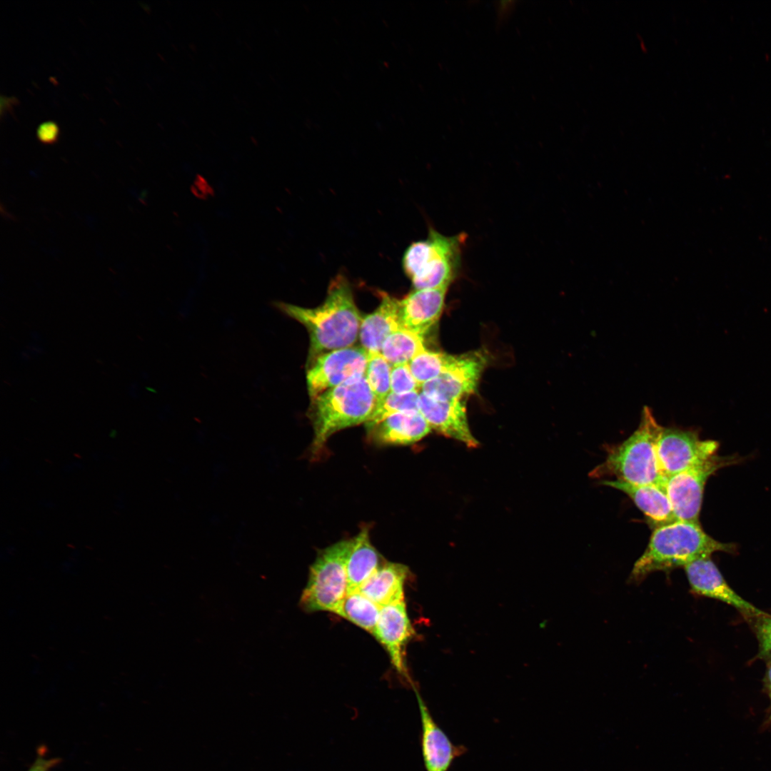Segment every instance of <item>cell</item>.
Segmentation results:
<instances>
[{
  "label": "cell",
  "instance_id": "1",
  "mask_svg": "<svg viewBox=\"0 0 771 771\" xmlns=\"http://www.w3.org/2000/svg\"><path fill=\"white\" fill-rule=\"evenodd\" d=\"M281 305L308 331L310 364L323 353L353 346L359 337L362 318L349 281L343 274L331 281L325 300L316 307Z\"/></svg>",
  "mask_w": 771,
  "mask_h": 771
},
{
  "label": "cell",
  "instance_id": "2",
  "mask_svg": "<svg viewBox=\"0 0 771 771\" xmlns=\"http://www.w3.org/2000/svg\"><path fill=\"white\" fill-rule=\"evenodd\" d=\"M735 550L733 544L707 535L699 522L676 520L655 528L645 550L634 564L629 582L639 583L654 572L668 573L713 553Z\"/></svg>",
  "mask_w": 771,
  "mask_h": 771
},
{
  "label": "cell",
  "instance_id": "3",
  "mask_svg": "<svg viewBox=\"0 0 771 771\" xmlns=\"http://www.w3.org/2000/svg\"><path fill=\"white\" fill-rule=\"evenodd\" d=\"M663 427L652 410L645 406L634 433L623 442L610 447L605 460L595 468L593 478L613 476L633 485L663 484L657 445Z\"/></svg>",
  "mask_w": 771,
  "mask_h": 771
},
{
  "label": "cell",
  "instance_id": "4",
  "mask_svg": "<svg viewBox=\"0 0 771 771\" xmlns=\"http://www.w3.org/2000/svg\"><path fill=\"white\" fill-rule=\"evenodd\" d=\"M376 400L366 376L328 389L311 399L309 416L314 438L313 456H318L335 433L366 423Z\"/></svg>",
  "mask_w": 771,
  "mask_h": 771
},
{
  "label": "cell",
  "instance_id": "5",
  "mask_svg": "<svg viewBox=\"0 0 771 771\" xmlns=\"http://www.w3.org/2000/svg\"><path fill=\"white\" fill-rule=\"evenodd\" d=\"M467 234L445 236L430 228L426 238L411 243L402 258V266L414 289L447 286L462 268L463 247Z\"/></svg>",
  "mask_w": 771,
  "mask_h": 771
},
{
  "label": "cell",
  "instance_id": "6",
  "mask_svg": "<svg viewBox=\"0 0 771 771\" xmlns=\"http://www.w3.org/2000/svg\"><path fill=\"white\" fill-rule=\"evenodd\" d=\"M351 540L337 542L317 555L309 570L301 605L307 612L336 613L348 593L346 560Z\"/></svg>",
  "mask_w": 771,
  "mask_h": 771
},
{
  "label": "cell",
  "instance_id": "7",
  "mask_svg": "<svg viewBox=\"0 0 771 771\" xmlns=\"http://www.w3.org/2000/svg\"><path fill=\"white\" fill-rule=\"evenodd\" d=\"M736 462V458L715 455L699 465L666 478L663 485L677 520L699 522L707 480L719 469Z\"/></svg>",
  "mask_w": 771,
  "mask_h": 771
},
{
  "label": "cell",
  "instance_id": "8",
  "mask_svg": "<svg viewBox=\"0 0 771 771\" xmlns=\"http://www.w3.org/2000/svg\"><path fill=\"white\" fill-rule=\"evenodd\" d=\"M719 443L702 440L694 429L664 428L657 445L660 469L666 478L699 465L716 455Z\"/></svg>",
  "mask_w": 771,
  "mask_h": 771
},
{
  "label": "cell",
  "instance_id": "9",
  "mask_svg": "<svg viewBox=\"0 0 771 771\" xmlns=\"http://www.w3.org/2000/svg\"><path fill=\"white\" fill-rule=\"evenodd\" d=\"M368 351L350 346L323 353L309 366L306 379L310 397L366 376Z\"/></svg>",
  "mask_w": 771,
  "mask_h": 771
},
{
  "label": "cell",
  "instance_id": "10",
  "mask_svg": "<svg viewBox=\"0 0 771 771\" xmlns=\"http://www.w3.org/2000/svg\"><path fill=\"white\" fill-rule=\"evenodd\" d=\"M486 361L480 351L453 356L443 373L420 386L421 393L439 400H460L476 390Z\"/></svg>",
  "mask_w": 771,
  "mask_h": 771
},
{
  "label": "cell",
  "instance_id": "11",
  "mask_svg": "<svg viewBox=\"0 0 771 771\" xmlns=\"http://www.w3.org/2000/svg\"><path fill=\"white\" fill-rule=\"evenodd\" d=\"M684 569L693 593L722 601L750 619L767 614L745 600L727 585L710 556L700 558Z\"/></svg>",
  "mask_w": 771,
  "mask_h": 771
},
{
  "label": "cell",
  "instance_id": "12",
  "mask_svg": "<svg viewBox=\"0 0 771 771\" xmlns=\"http://www.w3.org/2000/svg\"><path fill=\"white\" fill-rule=\"evenodd\" d=\"M420 717V743L426 771H449L455 759L468 752L463 745H455L433 717L418 689L413 685Z\"/></svg>",
  "mask_w": 771,
  "mask_h": 771
},
{
  "label": "cell",
  "instance_id": "13",
  "mask_svg": "<svg viewBox=\"0 0 771 771\" xmlns=\"http://www.w3.org/2000/svg\"><path fill=\"white\" fill-rule=\"evenodd\" d=\"M414 633L405 600L381 607L374 637L388 652L395 669L405 678L408 674L405 650Z\"/></svg>",
  "mask_w": 771,
  "mask_h": 771
},
{
  "label": "cell",
  "instance_id": "14",
  "mask_svg": "<svg viewBox=\"0 0 771 771\" xmlns=\"http://www.w3.org/2000/svg\"><path fill=\"white\" fill-rule=\"evenodd\" d=\"M418 408L431 429L438 433L475 448L479 444L473 435L464 403L460 400H439L420 392Z\"/></svg>",
  "mask_w": 771,
  "mask_h": 771
},
{
  "label": "cell",
  "instance_id": "15",
  "mask_svg": "<svg viewBox=\"0 0 771 771\" xmlns=\"http://www.w3.org/2000/svg\"><path fill=\"white\" fill-rule=\"evenodd\" d=\"M448 288L414 289L399 299L402 328L424 336L442 313Z\"/></svg>",
  "mask_w": 771,
  "mask_h": 771
},
{
  "label": "cell",
  "instance_id": "16",
  "mask_svg": "<svg viewBox=\"0 0 771 771\" xmlns=\"http://www.w3.org/2000/svg\"><path fill=\"white\" fill-rule=\"evenodd\" d=\"M369 438L378 445H409L427 435L431 428L419 410L391 415L371 428Z\"/></svg>",
  "mask_w": 771,
  "mask_h": 771
},
{
  "label": "cell",
  "instance_id": "17",
  "mask_svg": "<svg viewBox=\"0 0 771 771\" xmlns=\"http://www.w3.org/2000/svg\"><path fill=\"white\" fill-rule=\"evenodd\" d=\"M625 493L655 528L677 520L663 484L633 485L620 480H603Z\"/></svg>",
  "mask_w": 771,
  "mask_h": 771
},
{
  "label": "cell",
  "instance_id": "18",
  "mask_svg": "<svg viewBox=\"0 0 771 771\" xmlns=\"http://www.w3.org/2000/svg\"><path fill=\"white\" fill-rule=\"evenodd\" d=\"M381 301L371 313L362 318L359 338L361 346L368 352H381L385 340L402 328L399 299L381 293Z\"/></svg>",
  "mask_w": 771,
  "mask_h": 771
},
{
  "label": "cell",
  "instance_id": "19",
  "mask_svg": "<svg viewBox=\"0 0 771 771\" xmlns=\"http://www.w3.org/2000/svg\"><path fill=\"white\" fill-rule=\"evenodd\" d=\"M408 574L407 566L386 563L358 590L380 607L403 601Z\"/></svg>",
  "mask_w": 771,
  "mask_h": 771
},
{
  "label": "cell",
  "instance_id": "20",
  "mask_svg": "<svg viewBox=\"0 0 771 771\" xmlns=\"http://www.w3.org/2000/svg\"><path fill=\"white\" fill-rule=\"evenodd\" d=\"M346 560L348 592L357 590L383 565L380 555L372 545L368 528L350 539Z\"/></svg>",
  "mask_w": 771,
  "mask_h": 771
},
{
  "label": "cell",
  "instance_id": "21",
  "mask_svg": "<svg viewBox=\"0 0 771 771\" xmlns=\"http://www.w3.org/2000/svg\"><path fill=\"white\" fill-rule=\"evenodd\" d=\"M381 607L359 590L348 592L336 614L375 635Z\"/></svg>",
  "mask_w": 771,
  "mask_h": 771
},
{
  "label": "cell",
  "instance_id": "22",
  "mask_svg": "<svg viewBox=\"0 0 771 771\" xmlns=\"http://www.w3.org/2000/svg\"><path fill=\"white\" fill-rule=\"evenodd\" d=\"M425 348L424 336L402 328L385 340L381 353L392 366L409 363Z\"/></svg>",
  "mask_w": 771,
  "mask_h": 771
},
{
  "label": "cell",
  "instance_id": "23",
  "mask_svg": "<svg viewBox=\"0 0 771 771\" xmlns=\"http://www.w3.org/2000/svg\"><path fill=\"white\" fill-rule=\"evenodd\" d=\"M453 355L432 351L425 348L408 363L413 376L420 387L435 378L448 366Z\"/></svg>",
  "mask_w": 771,
  "mask_h": 771
},
{
  "label": "cell",
  "instance_id": "24",
  "mask_svg": "<svg viewBox=\"0 0 771 771\" xmlns=\"http://www.w3.org/2000/svg\"><path fill=\"white\" fill-rule=\"evenodd\" d=\"M419 395L418 391L405 394L390 393L381 403L376 404L373 413L365 423L366 429L395 413L419 410Z\"/></svg>",
  "mask_w": 771,
  "mask_h": 771
},
{
  "label": "cell",
  "instance_id": "25",
  "mask_svg": "<svg viewBox=\"0 0 771 771\" xmlns=\"http://www.w3.org/2000/svg\"><path fill=\"white\" fill-rule=\"evenodd\" d=\"M391 365L381 352H368L366 378L376 398L381 403L390 393Z\"/></svg>",
  "mask_w": 771,
  "mask_h": 771
},
{
  "label": "cell",
  "instance_id": "26",
  "mask_svg": "<svg viewBox=\"0 0 771 771\" xmlns=\"http://www.w3.org/2000/svg\"><path fill=\"white\" fill-rule=\"evenodd\" d=\"M420 388L413 376L409 363H398L391 366L390 393L405 394L418 391Z\"/></svg>",
  "mask_w": 771,
  "mask_h": 771
},
{
  "label": "cell",
  "instance_id": "27",
  "mask_svg": "<svg viewBox=\"0 0 771 771\" xmlns=\"http://www.w3.org/2000/svg\"><path fill=\"white\" fill-rule=\"evenodd\" d=\"M755 630L759 641L760 655L771 657V616L767 614L755 618Z\"/></svg>",
  "mask_w": 771,
  "mask_h": 771
},
{
  "label": "cell",
  "instance_id": "28",
  "mask_svg": "<svg viewBox=\"0 0 771 771\" xmlns=\"http://www.w3.org/2000/svg\"><path fill=\"white\" fill-rule=\"evenodd\" d=\"M59 135L58 126L53 121L41 124L36 130L38 139L44 143H53L56 141Z\"/></svg>",
  "mask_w": 771,
  "mask_h": 771
},
{
  "label": "cell",
  "instance_id": "29",
  "mask_svg": "<svg viewBox=\"0 0 771 771\" xmlns=\"http://www.w3.org/2000/svg\"><path fill=\"white\" fill-rule=\"evenodd\" d=\"M57 762L56 759H37L28 771H49Z\"/></svg>",
  "mask_w": 771,
  "mask_h": 771
},
{
  "label": "cell",
  "instance_id": "30",
  "mask_svg": "<svg viewBox=\"0 0 771 771\" xmlns=\"http://www.w3.org/2000/svg\"><path fill=\"white\" fill-rule=\"evenodd\" d=\"M766 686L771 700V665L769 667L766 676ZM768 721L771 722V712Z\"/></svg>",
  "mask_w": 771,
  "mask_h": 771
}]
</instances>
